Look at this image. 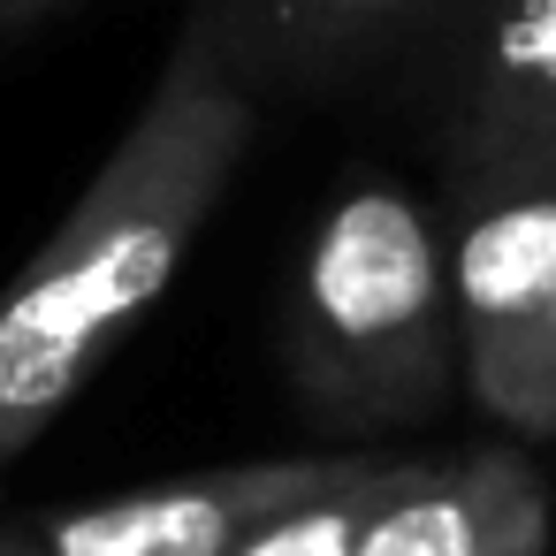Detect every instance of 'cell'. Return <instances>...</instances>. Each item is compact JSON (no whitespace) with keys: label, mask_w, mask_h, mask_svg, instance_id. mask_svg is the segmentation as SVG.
<instances>
[{"label":"cell","mask_w":556,"mask_h":556,"mask_svg":"<svg viewBox=\"0 0 556 556\" xmlns=\"http://www.w3.org/2000/svg\"><path fill=\"white\" fill-rule=\"evenodd\" d=\"M54 9H70V0H0V39H16V31L47 24Z\"/></svg>","instance_id":"obj_10"},{"label":"cell","mask_w":556,"mask_h":556,"mask_svg":"<svg viewBox=\"0 0 556 556\" xmlns=\"http://www.w3.org/2000/svg\"><path fill=\"white\" fill-rule=\"evenodd\" d=\"M442 260H450L465 366H480L503 343H518L556 298V191L442 199Z\"/></svg>","instance_id":"obj_7"},{"label":"cell","mask_w":556,"mask_h":556,"mask_svg":"<svg viewBox=\"0 0 556 556\" xmlns=\"http://www.w3.org/2000/svg\"><path fill=\"white\" fill-rule=\"evenodd\" d=\"M465 396L480 419L503 427V442H548L556 434V298L541 305V320L518 343L465 366Z\"/></svg>","instance_id":"obj_8"},{"label":"cell","mask_w":556,"mask_h":556,"mask_svg":"<svg viewBox=\"0 0 556 556\" xmlns=\"http://www.w3.org/2000/svg\"><path fill=\"white\" fill-rule=\"evenodd\" d=\"M374 457L381 450H290V457L214 465L108 503H77V510H31L0 526V556H237L252 533L358 480Z\"/></svg>","instance_id":"obj_4"},{"label":"cell","mask_w":556,"mask_h":556,"mask_svg":"<svg viewBox=\"0 0 556 556\" xmlns=\"http://www.w3.org/2000/svg\"><path fill=\"white\" fill-rule=\"evenodd\" d=\"M412 465H419V450H381L358 480H343V488L298 503L290 518H275L267 533H252L237 556H358V533H366L374 503H381Z\"/></svg>","instance_id":"obj_9"},{"label":"cell","mask_w":556,"mask_h":556,"mask_svg":"<svg viewBox=\"0 0 556 556\" xmlns=\"http://www.w3.org/2000/svg\"><path fill=\"white\" fill-rule=\"evenodd\" d=\"M457 0H191L184 39L252 100L404 85Z\"/></svg>","instance_id":"obj_5"},{"label":"cell","mask_w":556,"mask_h":556,"mask_svg":"<svg viewBox=\"0 0 556 556\" xmlns=\"http://www.w3.org/2000/svg\"><path fill=\"white\" fill-rule=\"evenodd\" d=\"M396 92L427 115L442 199L556 191V0H457Z\"/></svg>","instance_id":"obj_3"},{"label":"cell","mask_w":556,"mask_h":556,"mask_svg":"<svg viewBox=\"0 0 556 556\" xmlns=\"http://www.w3.org/2000/svg\"><path fill=\"white\" fill-rule=\"evenodd\" d=\"M556 480L526 442L419 450V465L374 503L358 556H548Z\"/></svg>","instance_id":"obj_6"},{"label":"cell","mask_w":556,"mask_h":556,"mask_svg":"<svg viewBox=\"0 0 556 556\" xmlns=\"http://www.w3.org/2000/svg\"><path fill=\"white\" fill-rule=\"evenodd\" d=\"M282 358L328 434H396L465 389V336L442 260V206L396 176H351L305 229Z\"/></svg>","instance_id":"obj_2"},{"label":"cell","mask_w":556,"mask_h":556,"mask_svg":"<svg viewBox=\"0 0 556 556\" xmlns=\"http://www.w3.org/2000/svg\"><path fill=\"white\" fill-rule=\"evenodd\" d=\"M252 138L260 108L176 31L146 108L100 161L85 199L0 290V465L77 404V389L184 275Z\"/></svg>","instance_id":"obj_1"}]
</instances>
